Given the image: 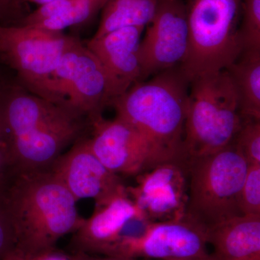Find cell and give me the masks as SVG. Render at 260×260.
<instances>
[{
    "label": "cell",
    "mask_w": 260,
    "mask_h": 260,
    "mask_svg": "<svg viewBox=\"0 0 260 260\" xmlns=\"http://www.w3.org/2000/svg\"><path fill=\"white\" fill-rule=\"evenodd\" d=\"M0 121L16 172L49 169L89 127L88 119L68 104L51 102L5 80L0 83Z\"/></svg>",
    "instance_id": "cell-1"
},
{
    "label": "cell",
    "mask_w": 260,
    "mask_h": 260,
    "mask_svg": "<svg viewBox=\"0 0 260 260\" xmlns=\"http://www.w3.org/2000/svg\"><path fill=\"white\" fill-rule=\"evenodd\" d=\"M16 235L13 252L32 259L56 250L83 223L78 202L50 168L15 173L5 194Z\"/></svg>",
    "instance_id": "cell-2"
},
{
    "label": "cell",
    "mask_w": 260,
    "mask_h": 260,
    "mask_svg": "<svg viewBox=\"0 0 260 260\" xmlns=\"http://www.w3.org/2000/svg\"><path fill=\"white\" fill-rule=\"evenodd\" d=\"M190 82L180 65L137 82L111 102L166 161L185 164L183 154Z\"/></svg>",
    "instance_id": "cell-3"
},
{
    "label": "cell",
    "mask_w": 260,
    "mask_h": 260,
    "mask_svg": "<svg viewBox=\"0 0 260 260\" xmlns=\"http://www.w3.org/2000/svg\"><path fill=\"white\" fill-rule=\"evenodd\" d=\"M242 122L237 92L226 70L191 80L183 145L184 161L226 148Z\"/></svg>",
    "instance_id": "cell-4"
},
{
    "label": "cell",
    "mask_w": 260,
    "mask_h": 260,
    "mask_svg": "<svg viewBox=\"0 0 260 260\" xmlns=\"http://www.w3.org/2000/svg\"><path fill=\"white\" fill-rule=\"evenodd\" d=\"M242 0H188L189 49L180 65L189 82L225 70L244 50Z\"/></svg>",
    "instance_id": "cell-5"
},
{
    "label": "cell",
    "mask_w": 260,
    "mask_h": 260,
    "mask_svg": "<svg viewBox=\"0 0 260 260\" xmlns=\"http://www.w3.org/2000/svg\"><path fill=\"white\" fill-rule=\"evenodd\" d=\"M189 177L186 215L205 229L242 215L239 195L248 162L234 145L186 164Z\"/></svg>",
    "instance_id": "cell-6"
},
{
    "label": "cell",
    "mask_w": 260,
    "mask_h": 260,
    "mask_svg": "<svg viewBox=\"0 0 260 260\" xmlns=\"http://www.w3.org/2000/svg\"><path fill=\"white\" fill-rule=\"evenodd\" d=\"M76 37L25 25H0V59L16 72L28 91L67 104L54 74L61 56Z\"/></svg>",
    "instance_id": "cell-7"
},
{
    "label": "cell",
    "mask_w": 260,
    "mask_h": 260,
    "mask_svg": "<svg viewBox=\"0 0 260 260\" xmlns=\"http://www.w3.org/2000/svg\"><path fill=\"white\" fill-rule=\"evenodd\" d=\"M206 229L187 215L148 222L136 235L120 239L103 256L184 260L208 254Z\"/></svg>",
    "instance_id": "cell-8"
},
{
    "label": "cell",
    "mask_w": 260,
    "mask_h": 260,
    "mask_svg": "<svg viewBox=\"0 0 260 260\" xmlns=\"http://www.w3.org/2000/svg\"><path fill=\"white\" fill-rule=\"evenodd\" d=\"M54 78L66 104L89 123L102 116L114 99L112 85L102 64L78 38L61 56Z\"/></svg>",
    "instance_id": "cell-9"
},
{
    "label": "cell",
    "mask_w": 260,
    "mask_h": 260,
    "mask_svg": "<svg viewBox=\"0 0 260 260\" xmlns=\"http://www.w3.org/2000/svg\"><path fill=\"white\" fill-rule=\"evenodd\" d=\"M89 146L95 156L117 175L137 177L167 162L135 127L121 118L103 116L89 123Z\"/></svg>",
    "instance_id": "cell-10"
},
{
    "label": "cell",
    "mask_w": 260,
    "mask_h": 260,
    "mask_svg": "<svg viewBox=\"0 0 260 260\" xmlns=\"http://www.w3.org/2000/svg\"><path fill=\"white\" fill-rule=\"evenodd\" d=\"M140 42L141 80L181 65L189 49L186 3L159 0L156 11Z\"/></svg>",
    "instance_id": "cell-11"
},
{
    "label": "cell",
    "mask_w": 260,
    "mask_h": 260,
    "mask_svg": "<svg viewBox=\"0 0 260 260\" xmlns=\"http://www.w3.org/2000/svg\"><path fill=\"white\" fill-rule=\"evenodd\" d=\"M187 167L177 161L162 162L137 176L126 191L148 221L185 216L188 202Z\"/></svg>",
    "instance_id": "cell-12"
},
{
    "label": "cell",
    "mask_w": 260,
    "mask_h": 260,
    "mask_svg": "<svg viewBox=\"0 0 260 260\" xmlns=\"http://www.w3.org/2000/svg\"><path fill=\"white\" fill-rule=\"evenodd\" d=\"M77 202L93 199L102 204L125 187L120 176L109 171L95 156L83 135L50 167Z\"/></svg>",
    "instance_id": "cell-13"
},
{
    "label": "cell",
    "mask_w": 260,
    "mask_h": 260,
    "mask_svg": "<svg viewBox=\"0 0 260 260\" xmlns=\"http://www.w3.org/2000/svg\"><path fill=\"white\" fill-rule=\"evenodd\" d=\"M126 187L95 205L91 216L84 218L70 241L72 252L104 255L121 238L133 233L134 224L150 222L130 198Z\"/></svg>",
    "instance_id": "cell-14"
},
{
    "label": "cell",
    "mask_w": 260,
    "mask_h": 260,
    "mask_svg": "<svg viewBox=\"0 0 260 260\" xmlns=\"http://www.w3.org/2000/svg\"><path fill=\"white\" fill-rule=\"evenodd\" d=\"M144 28L116 29L98 39L92 38L87 43L86 47L96 56L107 73L114 99L141 80L139 50Z\"/></svg>",
    "instance_id": "cell-15"
},
{
    "label": "cell",
    "mask_w": 260,
    "mask_h": 260,
    "mask_svg": "<svg viewBox=\"0 0 260 260\" xmlns=\"http://www.w3.org/2000/svg\"><path fill=\"white\" fill-rule=\"evenodd\" d=\"M217 260L260 259V215H236L206 229Z\"/></svg>",
    "instance_id": "cell-16"
},
{
    "label": "cell",
    "mask_w": 260,
    "mask_h": 260,
    "mask_svg": "<svg viewBox=\"0 0 260 260\" xmlns=\"http://www.w3.org/2000/svg\"><path fill=\"white\" fill-rule=\"evenodd\" d=\"M243 119L260 121V49H244L226 69Z\"/></svg>",
    "instance_id": "cell-17"
},
{
    "label": "cell",
    "mask_w": 260,
    "mask_h": 260,
    "mask_svg": "<svg viewBox=\"0 0 260 260\" xmlns=\"http://www.w3.org/2000/svg\"><path fill=\"white\" fill-rule=\"evenodd\" d=\"M159 0H107L93 39L126 27L145 28L153 19Z\"/></svg>",
    "instance_id": "cell-18"
},
{
    "label": "cell",
    "mask_w": 260,
    "mask_h": 260,
    "mask_svg": "<svg viewBox=\"0 0 260 260\" xmlns=\"http://www.w3.org/2000/svg\"><path fill=\"white\" fill-rule=\"evenodd\" d=\"M107 0H76L60 15L34 25V28L51 31L62 32L65 28L86 23L102 9Z\"/></svg>",
    "instance_id": "cell-19"
},
{
    "label": "cell",
    "mask_w": 260,
    "mask_h": 260,
    "mask_svg": "<svg viewBox=\"0 0 260 260\" xmlns=\"http://www.w3.org/2000/svg\"><path fill=\"white\" fill-rule=\"evenodd\" d=\"M232 143L249 165L260 164V121L243 119Z\"/></svg>",
    "instance_id": "cell-20"
},
{
    "label": "cell",
    "mask_w": 260,
    "mask_h": 260,
    "mask_svg": "<svg viewBox=\"0 0 260 260\" xmlns=\"http://www.w3.org/2000/svg\"><path fill=\"white\" fill-rule=\"evenodd\" d=\"M240 34L244 49H260V0H242Z\"/></svg>",
    "instance_id": "cell-21"
},
{
    "label": "cell",
    "mask_w": 260,
    "mask_h": 260,
    "mask_svg": "<svg viewBox=\"0 0 260 260\" xmlns=\"http://www.w3.org/2000/svg\"><path fill=\"white\" fill-rule=\"evenodd\" d=\"M241 214L260 215V164L248 166L239 195Z\"/></svg>",
    "instance_id": "cell-22"
},
{
    "label": "cell",
    "mask_w": 260,
    "mask_h": 260,
    "mask_svg": "<svg viewBox=\"0 0 260 260\" xmlns=\"http://www.w3.org/2000/svg\"><path fill=\"white\" fill-rule=\"evenodd\" d=\"M15 246L16 235L5 194H0V260L11 254Z\"/></svg>",
    "instance_id": "cell-23"
},
{
    "label": "cell",
    "mask_w": 260,
    "mask_h": 260,
    "mask_svg": "<svg viewBox=\"0 0 260 260\" xmlns=\"http://www.w3.org/2000/svg\"><path fill=\"white\" fill-rule=\"evenodd\" d=\"M15 173L11 146L0 121V194H6Z\"/></svg>",
    "instance_id": "cell-24"
},
{
    "label": "cell",
    "mask_w": 260,
    "mask_h": 260,
    "mask_svg": "<svg viewBox=\"0 0 260 260\" xmlns=\"http://www.w3.org/2000/svg\"><path fill=\"white\" fill-rule=\"evenodd\" d=\"M21 14V4L18 0H0V25H12Z\"/></svg>",
    "instance_id": "cell-25"
},
{
    "label": "cell",
    "mask_w": 260,
    "mask_h": 260,
    "mask_svg": "<svg viewBox=\"0 0 260 260\" xmlns=\"http://www.w3.org/2000/svg\"><path fill=\"white\" fill-rule=\"evenodd\" d=\"M68 260H121V256H94V254L84 252H72L68 257Z\"/></svg>",
    "instance_id": "cell-26"
},
{
    "label": "cell",
    "mask_w": 260,
    "mask_h": 260,
    "mask_svg": "<svg viewBox=\"0 0 260 260\" xmlns=\"http://www.w3.org/2000/svg\"><path fill=\"white\" fill-rule=\"evenodd\" d=\"M53 1V0H18L20 4H23L24 3H34V4H37L40 5L47 4L48 3H50V2Z\"/></svg>",
    "instance_id": "cell-27"
},
{
    "label": "cell",
    "mask_w": 260,
    "mask_h": 260,
    "mask_svg": "<svg viewBox=\"0 0 260 260\" xmlns=\"http://www.w3.org/2000/svg\"><path fill=\"white\" fill-rule=\"evenodd\" d=\"M3 260H38V258L32 259H25V258L22 257L21 256L15 254V253L13 251L11 254H9V255L5 257Z\"/></svg>",
    "instance_id": "cell-28"
},
{
    "label": "cell",
    "mask_w": 260,
    "mask_h": 260,
    "mask_svg": "<svg viewBox=\"0 0 260 260\" xmlns=\"http://www.w3.org/2000/svg\"><path fill=\"white\" fill-rule=\"evenodd\" d=\"M184 260H217L213 256V254H207V255L199 256V257L191 258V259Z\"/></svg>",
    "instance_id": "cell-29"
},
{
    "label": "cell",
    "mask_w": 260,
    "mask_h": 260,
    "mask_svg": "<svg viewBox=\"0 0 260 260\" xmlns=\"http://www.w3.org/2000/svg\"><path fill=\"white\" fill-rule=\"evenodd\" d=\"M121 260H140V259H136V258L121 257Z\"/></svg>",
    "instance_id": "cell-30"
},
{
    "label": "cell",
    "mask_w": 260,
    "mask_h": 260,
    "mask_svg": "<svg viewBox=\"0 0 260 260\" xmlns=\"http://www.w3.org/2000/svg\"><path fill=\"white\" fill-rule=\"evenodd\" d=\"M3 81V78H2L1 75H0V83H2V82Z\"/></svg>",
    "instance_id": "cell-31"
},
{
    "label": "cell",
    "mask_w": 260,
    "mask_h": 260,
    "mask_svg": "<svg viewBox=\"0 0 260 260\" xmlns=\"http://www.w3.org/2000/svg\"><path fill=\"white\" fill-rule=\"evenodd\" d=\"M256 260H260V259H256Z\"/></svg>",
    "instance_id": "cell-32"
}]
</instances>
